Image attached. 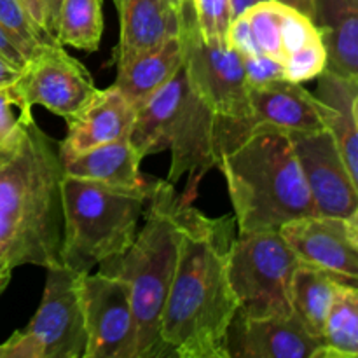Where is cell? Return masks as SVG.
Returning <instances> with one entry per match:
<instances>
[{
  "label": "cell",
  "instance_id": "9a60e30c",
  "mask_svg": "<svg viewBox=\"0 0 358 358\" xmlns=\"http://www.w3.org/2000/svg\"><path fill=\"white\" fill-rule=\"evenodd\" d=\"M255 124H269L289 133L327 129L320 100L303 84L276 79L264 86L247 87Z\"/></svg>",
  "mask_w": 358,
  "mask_h": 358
},
{
  "label": "cell",
  "instance_id": "d6986e66",
  "mask_svg": "<svg viewBox=\"0 0 358 358\" xmlns=\"http://www.w3.org/2000/svg\"><path fill=\"white\" fill-rule=\"evenodd\" d=\"M310 20L324 42L325 69L358 79V0H310Z\"/></svg>",
  "mask_w": 358,
  "mask_h": 358
},
{
  "label": "cell",
  "instance_id": "7a4b0ae2",
  "mask_svg": "<svg viewBox=\"0 0 358 358\" xmlns=\"http://www.w3.org/2000/svg\"><path fill=\"white\" fill-rule=\"evenodd\" d=\"M234 217L212 219L180 206V243L161 317L166 358H229L227 332L238 313L229 282Z\"/></svg>",
  "mask_w": 358,
  "mask_h": 358
},
{
  "label": "cell",
  "instance_id": "44dd1931",
  "mask_svg": "<svg viewBox=\"0 0 358 358\" xmlns=\"http://www.w3.org/2000/svg\"><path fill=\"white\" fill-rule=\"evenodd\" d=\"M140 163L142 159L133 149L128 136L96 145L62 161L63 173L72 177L114 185H147L150 180L142 175Z\"/></svg>",
  "mask_w": 358,
  "mask_h": 358
},
{
  "label": "cell",
  "instance_id": "e575fe53",
  "mask_svg": "<svg viewBox=\"0 0 358 358\" xmlns=\"http://www.w3.org/2000/svg\"><path fill=\"white\" fill-rule=\"evenodd\" d=\"M13 264L9 262L7 255L3 254V250L0 248V296L3 294V290L7 289L10 282V276H13Z\"/></svg>",
  "mask_w": 358,
  "mask_h": 358
},
{
  "label": "cell",
  "instance_id": "d6a6232c",
  "mask_svg": "<svg viewBox=\"0 0 358 358\" xmlns=\"http://www.w3.org/2000/svg\"><path fill=\"white\" fill-rule=\"evenodd\" d=\"M0 55L6 56L9 62H13L20 69H23V65L27 63V56H24L23 49L20 48V44L14 41L13 35L2 24H0Z\"/></svg>",
  "mask_w": 358,
  "mask_h": 358
},
{
  "label": "cell",
  "instance_id": "603a6c76",
  "mask_svg": "<svg viewBox=\"0 0 358 358\" xmlns=\"http://www.w3.org/2000/svg\"><path fill=\"white\" fill-rule=\"evenodd\" d=\"M322 343L317 358L358 357V289L353 283H339L322 329Z\"/></svg>",
  "mask_w": 358,
  "mask_h": 358
},
{
  "label": "cell",
  "instance_id": "8992f818",
  "mask_svg": "<svg viewBox=\"0 0 358 358\" xmlns=\"http://www.w3.org/2000/svg\"><path fill=\"white\" fill-rule=\"evenodd\" d=\"M150 184L114 185L63 173L59 264L90 273L121 257L138 233Z\"/></svg>",
  "mask_w": 358,
  "mask_h": 358
},
{
  "label": "cell",
  "instance_id": "2e32d148",
  "mask_svg": "<svg viewBox=\"0 0 358 358\" xmlns=\"http://www.w3.org/2000/svg\"><path fill=\"white\" fill-rule=\"evenodd\" d=\"M114 3L119 14V41L110 63L115 66L157 48L180 31V14L163 0H114Z\"/></svg>",
  "mask_w": 358,
  "mask_h": 358
},
{
  "label": "cell",
  "instance_id": "7c38bea8",
  "mask_svg": "<svg viewBox=\"0 0 358 358\" xmlns=\"http://www.w3.org/2000/svg\"><path fill=\"white\" fill-rule=\"evenodd\" d=\"M318 215L358 217V180L352 177L327 129L290 133Z\"/></svg>",
  "mask_w": 358,
  "mask_h": 358
},
{
  "label": "cell",
  "instance_id": "4316f807",
  "mask_svg": "<svg viewBox=\"0 0 358 358\" xmlns=\"http://www.w3.org/2000/svg\"><path fill=\"white\" fill-rule=\"evenodd\" d=\"M325 63H327V55H325L324 42L322 38H317L304 44L287 58V62L283 63V76L292 83H308L317 79L324 72Z\"/></svg>",
  "mask_w": 358,
  "mask_h": 358
},
{
  "label": "cell",
  "instance_id": "52a82bcc",
  "mask_svg": "<svg viewBox=\"0 0 358 358\" xmlns=\"http://www.w3.org/2000/svg\"><path fill=\"white\" fill-rule=\"evenodd\" d=\"M299 257L278 229L238 233L229 252V282L245 317H282L292 311V278Z\"/></svg>",
  "mask_w": 358,
  "mask_h": 358
},
{
  "label": "cell",
  "instance_id": "6da1fadb",
  "mask_svg": "<svg viewBox=\"0 0 358 358\" xmlns=\"http://www.w3.org/2000/svg\"><path fill=\"white\" fill-rule=\"evenodd\" d=\"M185 45V94L170 142L166 180L177 184L187 175L180 201L192 205L206 173L254 129L241 56L226 42H206L187 0L180 13Z\"/></svg>",
  "mask_w": 358,
  "mask_h": 358
},
{
  "label": "cell",
  "instance_id": "f1b7e54d",
  "mask_svg": "<svg viewBox=\"0 0 358 358\" xmlns=\"http://www.w3.org/2000/svg\"><path fill=\"white\" fill-rule=\"evenodd\" d=\"M14 107H16V103H14L10 84L9 86H0V147L16 142L23 133L27 121L34 117V114L23 115L21 112L14 114Z\"/></svg>",
  "mask_w": 358,
  "mask_h": 358
},
{
  "label": "cell",
  "instance_id": "8d00e7d4",
  "mask_svg": "<svg viewBox=\"0 0 358 358\" xmlns=\"http://www.w3.org/2000/svg\"><path fill=\"white\" fill-rule=\"evenodd\" d=\"M280 2L287 3V6H290V7H294V9L301 10V13L306 14V16L310 17V13H311L310 0H280Z\"/></svg>",
  "mask_w": 358,
  "mask_h": 358
},
{
  "label": "cell",
  "instance_id": "74e56055",
  "mask_svg": "<svg viewBox=\"0 0 358 358\" xmlns=\"http://www.w3.org/2000/svg\"><path fill=\"white\" fill-rule=\"evenodd\" d=\"M163 2L166 3V6L170 7L171 10H175V13H177V14H180L187 0H163Z\"/></svg>",
  "mask_w": 358,
  "mask_h": 358
},
{
  "label": "cell",
  "instance_id": "cb8c5ba5",
  "mask_svg": "<svg viewBox=\"0 0 358 358\" xmlns=\"http://www.w3.org/2000/svg\"><path fill=\"white\" fill-rule=\"evenodd\" d=\"M103 31L101 0H62L56 17V38L62 45L96 51Z\"/></svg>",
  "mask_w": 358,
  "mask_h": 358
},
{
  "label": "cell",
  "instance_id": "ac0fdd59",
  "mask_svg": "<svg viewBox=\"0 0 358 358\" xmlns=\"http://www.w3.org/2000/svg\"><path fill=\"white\" fill-rule=\"evenodd\" d=\"M327 131L334 138L352 177L358 180V79L325 69L317 77V94Z\"/></svg>",
  "mask_w": 358,
  "mask_h": 358
},
{
  "label": "cell",
  "instance_id": "5bb4252c",
  "mask_svg": "<svg viewBox=\"0 0 358 358\" xmlns=\"http://www.w3.org/2000/svg\"><path fill=\"white\" fill-rule=\"evenodd\" d=\"M133 117L135 108L114 84L107 90H96L73 117L66 119V135L58 142L59 159L65 161L96 145L126 138Z\"/></svg>",
  "mask_w": 358,
  "mask_h": 358
},
{
  "label": "cell",
  "instance_id": "277c9868",
  "mask_svg": "<svg viewBox=\"0 0 358 358\" xmlns=\"http://www.w3.org/2000/svg\"><path fill=\"white\" fill-rule=\"evenodd\" d=\"M219 170L226 177L238 233L280 229L317 213L289 131L255 124L222 157Z\"/></svg>",
  "mask_w": 358,
  "mask_h": 358
},
{
  "label": "cell",
  "instance_id": "ffe728a7",
  "mask_svg": "<svg viewBox=\"0 0 358 358\" xmlns=\"http://www.w3.org/2000/svg\"><path fill=\"white\" fill-rule=\"evenodd\" d=\"M184 37L182 31H178L157 48L119 65L114 86L136 110L147 98L152 96L178 72L184 65Z\"/></svg>",
  "mask_w": 358,
  "mask_h": 358
},
{
  "label": "cell",
  "instance_id": "1f68e13d",
  "mask_svg": "<svg viewBox=\"0 0 358 358\" xmlns=\"http://www.w3.org/2000/svg\"><path fill=\"white\" fill-rule=\"evenodd\" d=\"M0 358H44V352L31 332L20 329L0 345Z\"/></svg>",
  "mask_w": 358,
  "mask_h": 358
},
{
  "label": "cell",
  "instance_id": "e0dca14e",
  "mask_svg": "<svg viewBox=\"0 0 358 358\" xmlns=\"http://www.w3.org/2000/svg\"><path fill=\"white\" fill-rule=\"evenodd\" d=\"M184 94L185 69L182 65L164 86L135 110L128 138L142 161L150 154L170 149Z\"/></svg>",
  "mask_w": 358,
  "mask_h": 358
},
{
  "label": "cell",
  "instance_id": "3957f363",
  "mask_svg": "<svg viewBox=\"0 0 358 358\" xmlns=\"http://www.w3.org/2000/svg\"><path fill=\"white\" fill-rule=\"evenodd\" d=\"M63 164L34 117L0 147V248L13 268L59 264Z\"/></svg>",
  "mask_w": 358,
  "mask_h": 358
},
{
  "label": "cell",
  "instance_id": "5b68a950",
  "mask_svg": "<svg viewBox=\"0 0 358 358\" xmlns=\"http://www.w3.org/2000/svg\"><path fill=\"white\" fill-rule=\"evenodd\" d=\"M145 205V224L131 247L100 268L128 283L138 331L136 358H166L161 341V317L178 257L180 194L168 180H152Z\"/></svg>",
  "mask_w": 358,
  "mask_h": 358
},
{
  "label": "cell",
  "instance_id": "83f0119b",
  "mask_svg": "<svg viewBox=\"0 0 358 358\" xmlns=\"http://www.w3.org/2000/svg\"><path fill=\"white\" fill-rule=\"evenodd\" d=\"M196 23L206 42H226L231 23L229 0H198L194 3Z\"/></svg>",
  "mask_w": 358,
  "mask_h": 358
},
{
  "label": "cell",
  "instance_id": "836d02e7",
  "mask_svg": "<svg viewBox=\"0 0 358 358\" xmlns=\"http://www.w3.org/2000/svg\"><path fill=\"white\" fill-rule=\"evenodd\" d=\"M20 66H16L6 56L0 55V86H9V84H13L20 77Z\"/></svg>",
  "mask_w": 358,
  "mask_h": 358
},
{
  "label": "cell",
  "instance_id": "d590c367",
  "mask_svg": "<svg viewBox=\"0 0 358 358\" xmlns=\"http://www.w3.org/2000/svg\"><path fill=\"white\" fill-rule=\"evenodd\" d=\"M259 2H266V0H229V14H231V21L234 17H238L240 14H243L248 7L255 6Z\"/></svg>",
  "mask_w": 358,
  "mask_h": 358
},
{
  "label": "cell",
  "instance_id": "4dcf8cb0",
  "mask_svg": "<svg viewBox=\"0 0 358 358\" xmlns=\"http://www.w3.org/2000/svg\"><path fill=\"white\" fill-rule=\"evenodd\" d=\"M20 2L45 41L51 44H59L56 38V10L51 0H20Z\"/></svg>",
  "mask_w": 358,
  "mask_h": 358
},
{
  "label": "cell",
  "instance_id": "f35d334b",
  "mask_svg": "<svg viewBox=\"0 0 358 358\" xmlns=\"http://www.w3.org/2000/svg\"><path fill=\"white\" fill-rule=\"evenodd\" d=\"M52 2V7H55V10H56V17H58V7H59V2H62V0H51Z\"/></svg>",
  "mask_w": 358,
  "mask_h": 358
},
{
  "label": "cell",
  "instance_id": "d4e9b609",
  "mask_svg": "<svg viewBox=\"0 0 358 358\" xmlns=\"http://www.w3.org/2000/svg\"><path fill=\"white\" fill-rule=\"evenodd\" d=\"M287 3L280 0H266L248 7L243 14L254 37L259 55L271 56L283 63V10Z\"/></svg>",
  "mask_w": 358,
  "mask_h": 358
},
{
  "label": "cell",
  "instance_id": "ba28073f",
  "mask_svg": "<svg viewBox=\"0 0 358 358\" xmlns=\"http://www.w3.org/2000/svg\"><path fill=\"white\" fill-rule=\"evenodd\" d=\"M96 90L93 76L62 44L42 45L10 84L21 114L31 115V107L41 105L65 121L73 117Z\"/></svg>",
  "mask_w": 358,
  "mask_h": 358
},
{
  "label": "cell",
  "instance_id": "f546056e",
  "mask_svg": "<svg viewBox=\"0 0 358 358\" xmlns=\"http://www.w3.org/2000/svg\"><path fill=\"white\" fill-rule=\"evenodd\" d=\"M247 87L264 86L276 79H285L283 76V63L266 55H252L241 58Z\"/></svg>",
  "mask_w": 358,
  "mask_h": 358
},
{
  "label": "cell",
  "instance_id": "7402d4cb",
  "mask_svg": "<svg viewBox=\"0 0 358 358\" xmlns=\"http://www.w3.org/2000/svg\"><path fill=\"white\" fill-rule=\"evenodd\" d=\"M339 283H343V280H339L338 276L304 262H301L294 273L292 290H290L292 311L306 325L308 331L320 339L324 322L331 310Z\"/></svg>",
  "mask_w": 358,
  "mask_h": 358
},
{
  "label": "cell",
  "instance_id": "484cf974",
  "mask_svg": "<svg viewBox=\"0 0 358 358\" xmlns=\"http://www.w3.org/2000/svg\"><path fill=\"white\" fill-rule=\"evenodd\" d=\"M0 24L20 44L27 59L31 58L42 45L51 44L38 31L20 0H0Z\"/></svg>",
  "mask_w": 358,
  "mask_h": 358
},
{
  "label": "cell",
  "instance_id": "8fae6325",
  "mask_svg": "<svg viewBox=\"0 0 358 358\" xmlns=\"http://www.w3.org/2000/svg\"><path fill=\"white\" fill-rule=\"evenodd\" d=\"M278 231L301 262L357 285L358 217L346 219L315 213L290 220Z\"/></svg>",
  "mask_w": 358,
  "mask_h": 358
},
{
  "label": "cell",
  "instance_id": "9c48e42d",
  "mask_svg": "<svg viewBox=\"0 0 358 358\" xmlns=\"http://www.w3.org/2000/svg\"><path fill=\"white\" fill-rule=\"evenodd\" d=\"M86 353L84 358H136L138 331L124 278L101 269L80 280Z\"/></svg>",
  "mask_w": 358,
  "mask_h": 358
},
{
  "label": "cell",
  "instance_id": "4fadbf2b",
  "mask_svg": "<svg viewBox=\"0 0 358 358\" xmlns=\"http://www.w3.org/2000/svg\"><path fill=\"white\" fill-rule=\"evenodd\" d=\"M324 346L296 313L245 317L236 313L227 332L229 358H317Z\"/></svg>",
  "mask_w": 358,
  "mask_h": 358
},
{
  "label": "cell",
  "instance_id": "30bf717a",
  "mask_svg": "<svg viewBox=\"0 0 358 358\" xmlns=\"http://www.w3.org/2000/svg\"><path fill=\"white\" fill-rule=\"evenodd\" d=\"M45 269L48 278L41 306L24 329L35 336L44 358H84L87 343L80 294L84 273L63 264Z\"/></svg>",
  "mask_w": 358,
  "mask_h": 358
},
{
  "label": "cell",
  "instance_id": "ab89813d",
  "mask_svg": "<svg viewBox=\"0 0 358 358\" xmlns=\"http://www.w3.org/2000/svg\"><path fill=\"white\" fill-rule=\"evenodd\" d=\"M191 2H192V6H194V3H196V2H198V0H191Z\"/></svg>",
  "mask_w": 358,
  "mask_h": 358
}]
</instances>
